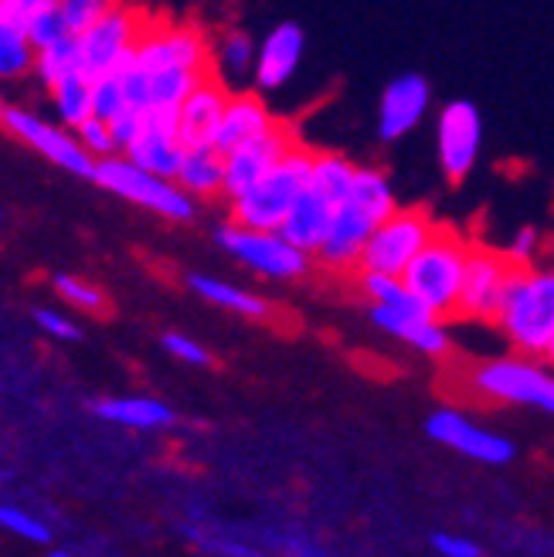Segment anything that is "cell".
I'll return each mask as SVG.
<instances>
[{
  "mask_svg": "<svg viewBox=\"0 0 554 557\" xmlns=\"http://www.w3.org/2000/svg\"><path fill=\"white\" fill-rule=\"evenodd\" d=\"M493 326L514 354L544 357L554 341V265L514 269Z\"/></svg>",
  "mask_w": 554,
  "mask_h": 557,
  "instance_id": "6da1fadb",
  "label": "cell"
},
{
  "mask_svg": "<svg viewBox=\"0 0 554 557\" xmlns=\"http://www.w3.org/2000/svg\"><path fill=\"white\" fill-rule=\"evenodd\" d=\"M469 242L463 232L453 225H442L435 235L426 242V248L411 259L405 269V286L411 296L419 299L435 320H453L459 310V293H463V275H466V259H469Z\"/></svg>",
  "mask_w": 554,
  "mask_h": 557,
  "instance_id": "7a4b0ae2",
  "label": "cell"
},
{
  "mask_svg": "<svg viewBox=\"0 0 554 557\" xmlns=\"http://www.w3.org/2000/svg\"><path fill=\"white\" fill-rule=\"evenodd\" d=\"M313 157H317V147L299 139L259 184H253L245 194H238L235 201H229V221H235L242 228H256V232H280L286 214L299 201V194L310 187Z\"/></svg>",
  "mask_w": 554,
  "mask_h": 557,
  "instance_id": "3957f363",
  "label": "cell"
},
{
  "mask_svg": "<svg viewBox=\"0 0 554 557\" xmlns=\"http://www.w3.org/2000/svg\"><path fill=\"white\" fill-rule=\"evenodd\" d=\"M469 387L487 401L541 408L554 414V371L544 357H528V354L490 357L469 371Z\"/></svg>",
  "mask_w": 554,
  "mask_h": 557,
  "instance_id": "277c9868",
  "label": "cell"
},
{
  "mask_svg": "<svg viewBox=\"0 0 554 557\" xmlns=\"http://www.w3.org/2000/svg\"><path fill=\"white\" fill-rule=\"evenodd\" d=\"M93 181L102 190L116 194V198L160 214L163 221H181V225H184V221L198 218V201L187 198V194L177 187V181L150 174V171H144V166H136L133 160H126L123 153L96 160V177Z\"/></svg>",
  "mask_w": 554,
  "mask_h": 557,
  "instance_id": "5b68a950",
  "label": "cell"
},
{
  "mask_svg": "<svg viewBox=\"0 0 554 557\" xmlns=\"http://www.w3.org/2000/svg\"><path fill=\"white\" fill-rule=\"evenodd\" d=\"M439 221L422 205H402L395 214H387L371 232L365 256L357 272H378V275H405L411 259L422 252L426 242L435 235Z\"/></svg>",
  "mask_w": 554,
  "mask_h": 557,
  "instance_id": "8992f818",
  "label": "cell"
},
{
  "mask_svg": "<svg viewBox=\"0 0 554 557\" xmlns=\"http://www.w3.org/2000/svg\"><path fill=\"white\" fill-rule=\"evenodd\" d=\"M214 242L225 252L242 262L245 269H253L262 278H275V283H290V278H303L313 269V256L299 252L296 245H290L280 232H256L242 228L235 221L214 228Z\"/></svg>",
  "mask_w": 554,
  "mask_h": 557,
  "instance_id": "52a82bcc",
  "label": "cell"
},
{
  "mask_svg": "<svg viewBox=\"0 0 554 557\" xmlns=\"http://www.w3.org/2000/svg\"><path fill=\"white\" fill-rule=\"evenodd\" d=\"M144 27H147V17L133 4H126V0H116L113 11L102 14L93 27H86V32L78 35L82 75L93 82L106 72L120 69L123 62H130Z\"/></svg>",
  "mask_w": 554,
  "mask_h": 557,
  "instance_id": "ba28073f",
  "label": "cell"
},
{
  "mask_svg": "<svg viewBox=\"0 0 554 557\" xmlns=\"http://www.w3.org/2000/svg\"><path fill=\"white\" fill-rule=\"evenodd\" d=\"M136 65L144 72L160 69H190V72H214L211 69V38L201 24L190 21H147L140 41H136Z\"/></svg>",
  "mask_w": 554,
  "mask_h": 557,
  "instance_id": "9c48e42d",
  "label": "cell"
},
{
  "mask_svg": "<svg viewBox=\"0 0 554 557\" xmlns=\"http://www.w3.org/2000/svg\"><path fill=\"white\" fill-rule=\"evenodd\" d=\"M483 150V113L477 102L453 99L439 109L435 120V153L442 177L450 184H463L480 160Z\"/></svg>",
  "mask_w": 554,
  "mask_h": 557,
  "instance_id": "30bf717a",
  "label": "cell"
},
{
  "mask_svg": "<svg viewBox=\"0 0 554 557\" xmlns=\"http://www.w3.org/2000/svg\"><path fill=\"white\" fill-rule=\"evenodd\" d=\"M4 129L21 139L24 147L38 150L48 163L62 166V171L75 174V177H96V157L78 144L75 133L65 129L62 123L54 126L45 116L32 113L24 106H11L4 116Z\"/></svg>",
  "mask_w": 554,
  "mask_h": 557,
  "instance_id": "8fae6325",
  "label": "cell"
},
{
  "mask_svg": "<svg viewBox=\"0 0 554 557\" xmlns=\"http://www.w3.org/2000/svg\"><path fill=\"white\" fill-rule=\"evenodd\" d=\"M514 275V265L501 248H490L473 242L466 259V275H463V293H459V320H477V323H493L501 313V302L507 293V283Z\"/></svg>",
  "mask_w": 554,
  "mask_h": 557,
  "instance_id": "7c38bea8",
  "label": "cell"
},
{
  "mask_svg": "<svg viewBox=\"0 0 554 557\" xmlns=\"http://www.w3.org/2000/svg\"><path fill=\"white\" fill-rule=\"evenodd\" d=\"M426 435L432 442H439L442 449H453V453L473 459V462H483V466H507L517 456L510 438L477 425L473 418L456 411V408L432 411L426 418Z\"/></svg>",
  "mask_w": 554,
  "mask_h": 557,
  "instance_id": "4fadbf2b",
  "label": "cell"
},
{
  "mask_svg": "<svg viewBox=\"0 0 554 557\" xmlns=\"http://www.w3.org/2000/svg\"><path fill=\"white\" fill-rule=\"evenodd\" d=\"M296 144H299L296 126L280 120L269 133L248 139V144H242L238 150L225 153V201H235L238 194L259 184Z\"/></svg>",
  "mask_w": 554,
  "mask_h": 557,
  "instance_id": "5bb4252c",
  "label": "cell"
},
{
  "mask_svg": "<svg viewBox=\"0 0 554 557\" xmlns=\"http://www.w3.org/2000/svg\"><path fill=\"white\" fill-rule=\"evenodd\" d=\"M432 109V86L419 72H402L381 89L378 99V139L381 144H398L415 126L426 120Z\"/></svg>",
  "mask_w": 554,
  "mask_h": 557,
  "instance_id": "9a60e30c",
  "label": "cell"
},
{
  "mask_svg": "<svg viewBox=\"0 0 554 557\" xmlns=\"http://www.w3.org/2000/svg\"><path fill=\"white\" fill-rule=\"evenodd\" d=\"M303 54H307V32L296 21H280L272 32L259 41L253 86L256 92H275L293 82L299 72Z\"/></svg>",
  "mask_w": 554,
  "mask_h": 557,
  "instance_id": "2e32d148",
  "label": "cell"
},
{
  "mask_svg": "<svg viewBox=\"0 0 554 557\" xmlns=\"http://www.w3.org/2000/svg\"><path fill=\"white\" fill-rule=\"evenodd\" d=\"M184 153L187 147L177 129V113H163V109H150L144 116V129L136 133V139L123 150V157L133 160L136 166H144V171L160 174V177H171V181L177 174Z\"/></svg>",
  "mask_w": 554,
  "mask_h": 557,
  "instance_id": "e0dca14e",
  "label": "cell"
},
{
  "mask_svg": "<svg viewBox=\"0 0 554 557\" xmlns=\"http://www.w3.org/2000/svg\"><path fill=\"white\" fill-rule=\"evenodd\" d=\"M374 228H378V221L371 214L354 208L350 201H341L313 262L323 265L327 272H357L361 256H365V245Z\"/></svg>",
  "mask_w": 554,
  "mask_h": 557,
  "instance_id": "ac0fdd59",
  "label": "cell"
},
{
  "mask_svg": "<svg viewBox=\"0 0 554 557\" xmlns=\"http://www.w3.org/2000/svg\"><path fill=\"white\" fill-rule=\"evenodd\" d=\"M229 96L232 89L214 72H208L198 86H194V92L177 109V129H181L184 147H214V133H218L221 116H225Z\"/></svg>",
  "mask_w": 554,
  "mask_h": 557,
  "instance_id": "d6986e66",
  "label": "cell"
},
{
  "mask_svg": "<svg viewBox=\"0 0 554 557\" xmlns=\"http://www.w3.org/2000/svg\"><path fill=\"white\" fill-rule=\"evenodd\" d=\"M275 123H280V116H275L272 109H269L262 92H256V89H232L229 106H225V116H221L218 133H214V147L221 153H232L242 144H248V139L269 133Z\"/></svg>",
  "mask_w": 554,
  "mask_h": 557,
  "instance_id": "ffe728a7",
  "label": "cell"
},
{
  "mask_svg": "<svg viewBox=\"0 0 554 557\" xmlns=\"http://www.w3.org/2000/svg\"><path fill=\"white\" fill-rule=\"evenodd\" d=\"M368 317L381 333H387V337L402 341L405 347L419 350L426 357H446L453 350V337L446 323L429 313H398V310H387V306H368Z\"/></svg>",
  "mask_w": 554,
  "mask_h": 557,
  "instance_id": "44dd1931",
  "label": "cell"
},
{
  "mask_svg": "<svg viewBox=\"0 0 554 557\" xmlns=\"http://www.w3.org/2000/svg\"><path fill=\"white\" fill-rule=\"evenodd\" d=\"M334 214H337V205L330 201V198H323L320 190L307 187V190L299 194V201L293 205V211L286 214L280 235L290 245H296L299 252H307V256L317 259V252H320V245H323V238L330 232V221H334Z\"/></svg>",
  "mask_w": 554,
  "mask_h": 557,
  "instance_id": "7402d4cb",
  "label": "cell"
},
{
  "mask_svg": "<svg viewBox=\"0 0 554 557\" xmlns=\"http://www.w3.org/2000/svg\"><path fill=\"white\" fill-rule=\"evenodd\" d=\"M174 181L194 201H225V153L218 147H187Z\"/></svg>",
  "mask_w": 554,
  "mask_h": 557,
  "instance_id": "603a6c76",
  "label": "cell"
},
{
  "mask_svg": "<svg viewBox=\"0 0 554 557\" xmlns=\"http://www.w3.org/2000/svg\"><path fill=\"white\" fill-rule=\"evenodd\" d=\"M93 411L102 418V422H113V425H123V429H140V432L174 425L171 405H163L157 398H144V395L99 398V401H93Z\"/></svg>",
  "mask_w": 554,
  "mask_h": 557,
  "instance_id": "cb8c5ba5",
  "label": "cell"
},
{
  "mask_svg": "<svg viewBox=\"0 0 554 557\" xmlns=\"http://www.w3.org/2000/svg\"><path fill=\"white\" fill-rule=\"evenodd\" d=\"M187 286H190L194 296H201L205 302L218 306V310H229V313H238V317H248V320H266L272 313L262 296L248 293V289H242L235 283H225V278H218V275L190 272Z\"/></svg>",
  "mask_w": 554,
  "mask_h": 557,
  "instance_id": "d4e9b609",
  "label": "cell"
},
{
  "mask_svg": "<svg viewBox=\"0 0 554 557\" xmlns=\"http://www.w3.org/2000/svg\"><path fill=\"white\" fill-rule=\"evenodd\" d=\"M256 51L259 45L253 41V35H248L245 27H225V32L211 41V69L232 89V82L253 78Z\"/></svg>",
  "mask_w": 554,
  "mask_h": 557,
  "instance_id": "484cf974",
  "label": "cell"
},
{
  "mask_svg": "<svg viewBox=\"0 0 554 557\" xmlns=\"http://www.w3.org/2000/svg\"><path fill=\"white\" fill-rule=\"evenodd\" d=\"M344 201H350L354 208H361L365 214H371L378 225H381L387 214H395L402 208L392 177H387L381 166H361V163H357L354 184H350Z\"/></svg>",
  "mask_w": 554,
  "mask_h": 557,
  "instance_id": "4316f807",
  "label": "cell"
},
{
  "mask_svg": "<svg viewBox=\"0 0 554 557\" xmlns=\"http://www.w3.org/2000/svg\"><path fill=\"white\" fill-rule=\"evenodd\" d=\"M357 163L341 153V150H317L313 157V171H310V187L320 190L323 198H330L334 205H341L347 198V190L354 184Z\"/></svg>",
  "mask_w": 554,
  "mask_h": 557,
  "instance_id": "83f0119b",
  "label": "cell"
},
{
  "mask_svg": "<svg viewBox=\"0 0 554 557\" xmlns=\"http://www.w3.org/2000/svg\"><path fill=\"white\" fill-rule=\"evenodd\" d=\"M357 286H361V293L371 306H387V310H398V313H429L426 306L411 296V289L405 286L402 275L357 272Z\"/></svg>",
  "mask_w": 554,
  "mask_h": 557,
  "instance_id": "f1b7e54d",
  "label": "cell"
},
{
  "mask_svg": "<svg viewBox=\"0 0 554 557\" xmlns=\"http://www.w3.org/2000/svg\"><path fill=\"white\" fill-rule=\"evenodd\" d=\"M48 96L54 116H59L65 129H75L78 123H86L93 116V82L86 75H72L59 82V86L48 89Z\"/></svg>",
  "mask_w": 554,
  "mask_h": 557,
  "instance_id": "f546056e",
  "label": "cell"
},
{
  "mask_svg": "<svg viewBox=\"0 0 554 557\" xmlns=\"http://www.w3.org/2000/svg\"><path fill=\"white\" fill-rule=\"evenodd\" d=\"M38 51L21 24L0 21V82H17L35 72Z\"/></svg>",
  "mask_w": 554,
  "mask_h": 557,
  "instance_id": "4dcf8cb0",
  "label": "cell"
},
{
  "mask_svg": "<svg viewBox=\"0 0 554 557\" xmlns=\"http://www.w3.org/2000/svg\"><path fill=\"white\" fill-rule=\"evenodd\" d=\"M45 89L59 86V82L82 75V48H78V35L62 38L59 45H51L45 51H38L35 59V72H32Z\"/></svg>",
  "mask_w": 554,
  "mask_h": 557,
  "instance_id": "1f68e13d",
  "label": "cell"
},
{
  "mask_svg": "<svg viewBox=\"0 0 554 557\" xmlns=\"http://www.w3.org/2000/svg\"><path fill=\"white\" fill-rule=\"evenodd\" d=\"M51 286L69 306H75V310H82V313H106V306H109L106 293L99 286H93L89 278H78L72 272H59Z\"/></svg>",
  "mask_w": 554,
  "mask_h": 557,
  "instance_id": "d6a6232c",
  "label": "cell"
},
{
  "mask_svg": "<svg viewBox=\"0 0 554 557\" xmlns=\"http://www.w3.org/2000/svg\"><path fill=\"white\" fill-rule=\"evenodd\" d=\"M123 109H130V102H126V89H123L120 69L93 78V116L113 120L116 113H123Z\"/></svg>",
  "mask_w": 554,
  "mask_h": 557,
  "instance_id": "836d02e7",
  "label": "cell"
},
{
  "mask_svg": "<svg viewBox=\"0 0 554 557\" xmlns=\"http://www.w3.org/2000/svg\"><path fill=\"white\" fill-rule=\"evenodd\" d=\"M24 32H27V38H32L35 51H45V48L59 45L62 38H69V35H72L59 8H48V11H41L38 17H32V21H27Z\"/></svg>",
  "mask_w": 554,
  "mask_h": 557,
  "instance_id": "e575fe53",
  "label": "cell"
},
{
  "mask_svg": "<svg viewBox=\"0 0 554 557\" xmlns=\"http://www.w3.org/2000/svg\"><path fill=\"white\" fill-rule=\"evenodd\" d=\"M116 0H59V11L69 24L72 35H82L86 27H93L102 14L113 11Z\"/></svg>",
  "mask_w": 554,
  "mask_h": 557,
  "instance_id": "d590c367",
  "label": "cell"
},
{
  "mask_svg": "<svg viewBox=\"0 0 554 557\" xmlns=\"http://www.w3.org/2000/svg\"><path fill=\"white\" fill-rule=\"evenodd\" d=\"M75 139L82 147H86L96 160H102V157H113V153H120V147H116V139H113V133H109V123L106 120H99V116H89L86 123H78L75 129Z\"/></svg>",
  "mask_w": 554,
  "mask_h": 557,
  "instance_id": "8d00e7d4",
  "label": "cell"
},
{
  "mask_svg": "<svg viewBox=\"0 0 554 557\" xmlns=\"http://www.w3.org/2000/svg\"><path fill=\"white\" fill-rule=\"evenodd\" d=\"M501 252L507 256V262L514 269H531L538 262V252H541V232L534 225H524L510 235V242L501 248Z\"/></svg>",
  "mask_w": 554,
  "mask_h": 557,
  "instance_id": "74e56055",
  "label": "cell"
},
{
  "mask_svg": "<svg viewBox=\"0 0 554 557\" xmlns=\"http://www.w3.org/2000/svg\"><path fill=\"white\" fill-rule=\"evenodd\" d=\"M0 527L24 541H32V544H48L51 541V531L32 513H24L21 507H0Z\"/></svg>",
  "mask_w": 554,
  "mask_h": 557,
  "instance_id": "f35d334b",
  "label": "cell"
},
{
  "mask_svg": "<svg viewBox=\"0 0 554 557\" xmlns=\"http://www.w3.org/2000/svg\"><path fill=\"white\" fill-rule=\"evenodd\" d=\"M160 344H163V350H168L171 357H177L181 364H190V368H208L211 364V354L194 337H187V333L171 330V333H163Z\"/></svg>",
  "mask_w": 554,
  "mask_h": 557,
  "instance_id": "ab89813d",
  "label": "cell"
},
{
  "mask_svg": "<svg viewBox=\"0 0 554 557\" xmlns=\"http://www.w3.org/2000/svg\"><path fill=\"white\" fill-rule=\"evenodd\" d=\"M35 323L48 333V337H54V341H65V344L82 341V330H78L65 313L48 310V306H38V310H35Z\"/></svg>",
  "mask_w": 554,
  "mask_h": 557,
  "instance_id": "60d3db41",
  "label": "cell"
},
{
  "mask_svg": "<svg viewBox=\"0 0 554 557\" xmlns=\"http://www.w3.org/2000/svg\"><path fill=\"white\" fill-rule=\"evenodd\" d=\"M429 544L439 557H483V547L477 541H469L463 534H450V531H435Z\"/></svg>",
  "mask_w": 554,
  "mask_h": 557,
  "instance_id": "b9f144b4",
  "label": "cell"
},
{
  "mask_svg": "<svg viewBox=\"0 0 554 557\" xmlns=\"http://www.w3.org/2000/svg\"><path fill=\"white\" fill-rule=\"evenodd\" d=\"M48 8H59V0H0V21L27 27V21Z\"/></svg>",
  "mask_w": 554,
  "mask_h": 557,
  "instance_id": "7bdbcfd3",
  "label": "cell"
},
{
  "mask_svg": "<svg viewBox=\"0 0 554 557\" xmlns=\"http://www.w3.org/2000/svg\"><path fill=\"white\" fill-rule=\"evenodd\" d=\"M144 116L147 113H140V109H123V113H116L113 120H106L109 123V133H113L116 147H120V153L133 144L136 133L144 129Z\"/></svg>",
  "mask_w": 554,
  "mask_h": 557,
  "instance_id": "ee69618b",
  "label": "cell"
},
{
  "mask_svg": "<svg viewBox=\"0 0 554 557\" xmlns=\"http://www.w3.org/2000/svg\"><path fill=\"white\" fill-rule=\"evenodd\" d=\"M280 550L286 557H334L327 547H320L317 541H307V537H283Z\"/></svg>",
  "mask_w": 554,
  "mask_h": 557,
  "instance_id": "f6af8a7d",
  "label": "cell"
},
{
  "mask_svg": "<svg viewBox=\"0 0 554 557\" xmlns=\"http://www.w3.org/2000/svg\"><path fill=\"white\" fill-rule=\"evenodd\" d=\"M198 544L218 557H262L259 550L253 547H245V544H235V541H208V537H198Z\"/></svg>",
  "mask_w": 554,
  "mask_h": 557,
  "instance_id": "bcb514c9",
  "label": "cell"
},
{
  "mask_svg": "<svg viewBox=\"0 0 554 557\" xmlns=\"http://www.w3.org/2000/svg\"><path fill=\"white\" fill-rule=\"evenodd\" d=\"M8 109H11V102L0 96V126H4V116H8Z\"/></svg>",
  "mask_w": 554,
  "mask_h": 557,
  "instance_id": "7dc6e473",
  "label": "cell"
},
{
  "mask_svg": "<svg viewBox=\"0 0 554 557\" xmlns=\"http://www.w3.org/2000/svg\"><path fill=\"white\" fill-rule=\"evenodd\" d=\"M544 360L554 368V341H551V347H547V354H544Z\"/></svg>",
  "mask_w": 554,
  "mask_h": 557,
  "instance_id": "c3c4849f",
  "label": "cell"
},
{
  "mask_svg": "<svg viewBox=\"0 0 554 557\" xmlns=\"http://www.w3.org/2000/svg\"><path fill=\"white\" fill-rule=\"evenodd\" d=\"M48 557H72V554H69V550H51Z\"/></svg>",
  "mask_w": 554,
  "mask_h": 557,
  "instance_id": "681fc988",
  "label": "cell"
},
{
  "mask_svg": "<svg viewBox=\"0 0 554 557\" xmlns=\"http://www.w3.org/2000/svg\"><path fill=\"white\" fill-rule=\"evenodd\" d=\"M0 225H4V211H0Z\"/></svg>",
  "mask_w": 554,
  "mask_h": 557,
  "instance_id": "f907efd6",
  "label": "cell"
}]
</instances>
